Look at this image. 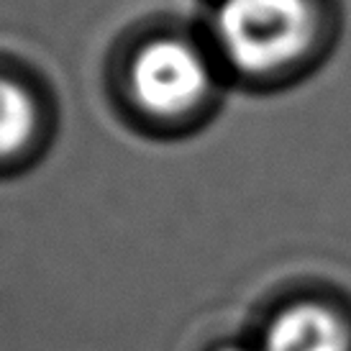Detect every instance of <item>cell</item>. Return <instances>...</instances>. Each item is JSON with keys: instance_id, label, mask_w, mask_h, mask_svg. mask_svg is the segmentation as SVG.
<instances>
[{"instance_id": "277c9868", "label": "cell", "mask_w": 351, "mask_h": 351, "mask_svg": "<svg viewBox=\"0 0 351 351\" xmlns=\"http://www.w3.org/2000/svg\"><path fill=\"white\" fill-rule=\"evenodd\" d=\"M39 131V108L26 85L0 75V162L19 159Z\"/></svg>"}, {"instance_id": "7a4b0ae2", "label": "cell", "mask_w": 351, "mask_h": 351, "mask_svg": "<svg viewBox=\"0 0 351 351\" xmlns=\"http://www.w3.org/2000/svg\"><path fill=\"white\" fill-rule=\"evenodd\" d=\"M128 88L147 116L169 121L203 106L213 88V75L197 47L162 36L136 51L128 67Z\"/></svg>"}, {"instance_id": "6da1fadb", "label": "cell", "mask_w": 351, "mask_h": 351, "mask_svg": "<svg viewBox=\"0 0 351 351\" xmlns=\"http://www.w3.org/2000/svg\"><path fill=\"white\" fill-rule=\"evenodd\" d=\"M311 0H221L215 39L228 64L249 77L282 72L300 62L315 39Z\"/></svg>"}, {"instance_id": "3957f363", "label": "cell", "mask_w": 351, "mask_h": 351, "mask_svg": "<svg viewBox=\"0 0 351 351\" xmlns=\"http://www.w3.org/2000/svg\"><path fill=\"white\" fill-rule=\"evenodd\" d=\"M264 351H349V333L328 308L295 305L272 323Z\"/></svg>"}, {"instance_id": "5b68a950", "label": "cell", "mask_w": 351, "mask_h": 351, "mask_svg": "<svg viewBox=\"0 0 351 351\" xmlns=\"http://www.w3.org/2000/svg\"><path fill=\"white\" fill-rule=\"evenodd\" d=\"M223 351H246V349H239V346H231V349H223Z\"/></svg>"}]
</instances>
